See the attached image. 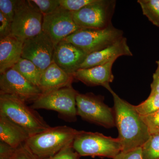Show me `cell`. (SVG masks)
Segmentation results:
<instances>
[{"mask_svg": "<svg viewBox=\"0 0 159 159\" xmlns=\"http://www.w3.org/2000/svg\"><path fill=\"white\" fill-rule=\"evenodd\" d=\"M122 56H133L127 44V39L125 37L105 48L88 55L80 69L89 68L115 61L118 57Z\"/></svg>", "mask_w": 159, "mask_h": 159, "instance_id": "cell-14", "label": "cell"}, {"mask_svg": "<svg viewBox=\"0 0 159 159\" xmlns=\"http://www.w3.org/2000/svg\"><path fill=\"white\" fill-rule=\"evenodd\" d=\"M141 117L147 125L150 135L159 133V109L153 113Z\"/></svg>", "mask_w": 159, "mask_h": 159, "instance_id": "cell-25", "label": "cell"}, {"mask_svg": "<svg viewBox=\"0 0 159 159\" xmlns=\"http://www.w3.org/2000/svg\"><path fill=\"white\" fill-rule=\"evenodd\" d=\"M76 106L77 116L84 120L106 128L116 125L114 110L105 104L101 97L78 93Z\"/></svg>", "mask_w": 159, "mask_h": 159, "instance_id": "cell-9", "label": "cell"}, {"mask_svg": "<svg viewBox=\"0 0 159 159\" xmlns=\"http://www.w3.org/2000/svg\"><path fill=\"white\" fill-rule=\"evenodd\" d=\"M78 131L67 126L50 127L31 136L24 146L35 159H47L73 144Z\"/></svg>", "mask_w": 159, "mask_h": 159, "instance_id": "cell-2", "label": "cell"}, {"mask_svg": "<svg viewBox=\"0 0 159 159\" xmlns=\"http://www.w3.org/2000/svg\"><path fill=\"white\" fill-rule=\"evenodd\" d=\"M18 0H0V11L12 23Z\"/></svg>", "mask_w": 159, "mask_h": 159, "instance_id": "cell-26", "label": "cell"}, {"mask_svg": "<svg viewBox=\"0 0 159 159\" xmlns=\"http://www.w3.org/2000/svg\"><path fill=\"white\" fill-rule=\"evenodd\" d=\"M12 159H35L24 145L17 148Z\"/></svg>", "mask_w": 159, "mask_h": 159, "instance_id": "cell-32", "label": "cell"}, {"mask_svg": "<svg viewBox=\"0 0 159 159\" xmlns=\"http://www.w3.org/2000/svg\"><path fill=\"white\" fill-rule=\"evenodd\" d=\"M142 12L149 21L159 28V0H139Z\"/></svg>", "mask_w": 159, "mask_h": 159, "instance_id": "cell-20", "label": "cell"}, {"mask_svg": "<svg viewBox=\"0 0 159 159\" xmlns=\"http://www.w3.org/2000/svg\"><path fill=\"white\" fill-rule=\"evenodd\" d=\"M113 97L116 125L122 151L127 152L142 147L150 137L148 127L132 105L121 99L111 88H106Z\"/></svg>", "mask_w": 159, "mask_h": 159, "instance_id": "cell-1", "label": "cell"}, {"mask_svg": "<svg viewBox=\"0 0 159 159\" xmlns=\"http://www.w3.org/2000/svg\"><path fill=\"white\" fill-rule=\"evenodd\" d=\"M43 15L31 0H18L11 34L23 41L34 37L43 31Z\"/></svg>", "mask_w": 159, "mask_h": 159, "instance_id": "cell-7", "label": "cell"}, {"mask_svg": "<svg viewBox=\"0 0 159 159\" xmlns=\"http://www.w3.org/2000/svg\"><path fill=\"white\" fill-rule=\"evenodd\" d=\"M55 47L52 40L42 31L24 41L21 57L30 61L43 72L54 62Z\"/></svg>", "mask_w": 159, "mask_h": 159, "instance_id": "cell-11", "label": "cell"}, {"mask_svg": "<svg viewBox=\"0 0 159 159\" xmlns=\"http://www.w3.org/2000/svg\"><path fill=\"white\" fill-rule=\"evenodd\" d=\"M43 16L53 13L61 8L59 0H31Z\"/></svg>", "mask_w": 159, "mask_h": 159, "instance_id": "cell-23", "label": "cell"}, {"mask_svg": "<svg viewBox=\"0 0 159 159\" xmlns=\"http://www.w3.org/2000/svg\"><path fill=\"white\" fill-rule=\"evenodd\" d=\"M16 149L4 142H0V159H12Z\"/></svg>", "mask_w": 159, "mask_h": 159, "instance_id": "cell-30", "label": "cell"}, {"mask_svg": "<svg viewBox=\"0 0 159 159\" xmlns=\"http://www.w3.org/2000/svg\"><path fill=\"white\" fill-rule=\"evenodd\" d=\"M80 29L74 21L73 12L61 7L53 13L43 16V31L55 46Z\"/></svg>", "mask_w": 159, "mask_h": 159, "instance_id": "cell-12", "label": "cell"}, {"mask_svg": "<svg viewBox=\"0 0 159 159\" xmlns=\"http://www.w3.org/2000/svg\"><path fill=\"white\" fill-rule=\"evenodd\" d=\"M30 136L25 129L0 114V140L15 149L25 143Z\"/></svg>", "mask_w": 159, "mask_h": 159, "instance_id": "cell-18", "label": "cell"}, {"mask_svg": "<svg viewBox=\"0 0 159 159\" xmlns=\"http://www.w3.org/2000/svg\"><path fill=\"white\" fill-rule=\"evenodd\" d=\"M0 94L12 95L27 102H34L43 93L38 86L11 68L1 74Z\"/></svg>", "mask_w": 159, "mask_h": 159, "instance_id": "cell-10", "label": "cell"}, {"mask_svg": "<svg viewBox=\"0 0 159 159\" xmlns=\"http://www.w3.org/2000/svg\"><path fill=\"white\" fill-rule=\"evenodd\" d=\"M142 148V159H159V133L151 135Z\"/></svg>", "mask_w": 159, "mask_h": 159, "instance_id": "cell-21", "label": "cell"}, {"mask_svg": "<svg viewBox=\"0 0 159 159\" xmlns=\"http://www.w3.org/2000/svg\"><path fill=\"white\" fill-rule=\"evenodd\" d=\"M87 54L65 40L56 46L53 61L67 74L72 75L80 69Z\"/></svg>", "mask_w": 159, "mask_h": 159, "instance_id": "cell-13", "label": "cell"}, {"mask_svg": "<svg viewBox=\"0 0 159 159\" xmlns=\"http://www.w3.org/2000/svg\"><path fill=\"white\" fill-rule=\"evenodd\" d=\"M12 68L32 84L39 86L43 72L33 62L21 57Z\"/></svg>", "mask_w": 159, "mask_h": 159, "instance_id": "cell-19", "label": "cell"}, {"mask_svg": "<svg viewBox=\"0 0 159 159\" xmlns=\"http://www.w3.org/2000/svg\"><path fill=\"white\" fill-rule=\"evenodd\" d=\"M95 1V0H59L61 7L71 12L78 11Z\"/></svg>", "mask_w": 159, "mask_h": 159, "instance_id": "cell-24", "label": "cell"}, {"mask_svg": "<svg viewBox=\"0 0 159 159\" xmlns=\"http://www.w3.org/2000/svg\"><path fill=\"white\" fill-rule=\"evenodd\" d=\"M114 159H142V148L129 151L121 152Z\"/></svg>", "mask_w": 159, "mask_h": 159, "instance_id": "cell-29", "label": "cell"}, {"mask_svg": "<svg viewBox=\"0 0 159 159\" xmlns=\"http://www.w3.org/2000/svg\"><path fill=\"white\" fill-rule=\"evenodd\" d=\"M72 144L67 146L54 156L47 159H80V156L74 150Z\"/></svg>", "mask_w": 159, "mask_h": 159, "instance_id": "cell-27", "label": "cell"}, {"mask_svg": "<svg viewBox=\"0 0 159 159\" xmlns=\"http://www.w3.org/2000/svg\"><path fill=\"white\" fill-rule=\"evenodd\" d=\"M156 70L152 76V81L151 84L150 94H159V60L156 61Z\"/></svg>", "mask_w": 159, "mask_h": 159, "instance_id": "cell-31", "label": "cell"}, {"mask_svg": "<svg viewBox=\"0 0 159 159\" xmlns=\"http://www.w3.org/2000/svg\"><path fill=\"white\" fill-rule=\"evenodd\" d=\"M11 34V22L0 11V40Z\"/></svg>", "mask_w": 159, "mask_h": 159, "instance_id": "cell-28", "label": "cell"}, {"mask_svg": "<svg viewBox=\"0 0 159 159\" xmlns=\"http://www.w3.org/2000/svg\"><path fill=\"white\" fill-rule=\"evenodd\" d=\"M24 42L12 34L0 40V74L13 67L20 59Z\"/></svg>", "mask_w": 159, "mask_h": 159, "instance_id": "cell-16", "label": "cell"}, {"mask_svg": "<svg viewBox=\"0 0 159 159\" xmlns=\"http://www.w3.org/2000/svg\"><path fill=\"white\" fill-rule=\"evenodd\" d=\"M115 61L102 65L87 69H80L73 74L74 79L91 86H102L107 87L114 79L112 67Z\"/></svg>", "mask_w": 159, "mask_h": 159, "instance_id": "cell-15", "label": "cell"}, {"mask_svg": "<svg viewBox=\"0 0 159 159\" xmlns=\"http://www.w3.org/2000/svg\"><path fill=\"white\" fill-rule=\"evenodd\" d=\"M123 37V31L112 25L102 29H80L64 40L89 55L105 48Z\"/></svg>", "mask_w": 159, "mask_h": 159, "instance_id": "cell-6", "label": "cell"}, {"mask_svg": "<svg viewBox=\"0 0 159 159\" xmlns=\"http://www.w3.org/2000/svg\"><path fill=\"white\" fill-rule=\"evenodd\" d=\"M74 78L53 62L43 71L39 86L43 94L71 86Z\"/></svg>", "mask_w": 159, "mask_h": 159, "instance_id": "cell-17", "label": "cell"}, {"mask_svg": "<svg viewBox=\"0 0 159 159\" xmlns=\"http://www.w3.org/2000/svg\"><path fill=\"white\" fill-rule=\"evenodd\" d=\"M26 103L12 95L0 94V114L25 129L30 137L50 128L43 118Z\"/></svg>", "mask_w": 159, "mask_h": 159, "instance_id": "cell-3", "label": "cell"}, {"mask_svg": "<svg viewBox=\"0 0 159 159\" xmlns=\"http://www.w3.org/2000/svg\"><path fill=\"white\" fill-rule=\"evenodd\" d=\"M134 107L140 116L153 113L159 109V94L150 93L146 100Z\"/></svg>", "mask_w": 159, "mask_h": 159, "instance_id": "cell-22", "label": "cell"}, {"mask_svg": "<svg viewBox=\"0 0 159 159\" xmlns=\"http://www.w3.org/2000/svg\"><path fill=\"white\" fill-rule=\"evenodd\" d=\"M116 1L95 0L94 2L73 12L75 24L81 29H102L112 25Z\"/></svg>", "mask_w": 159, "mask_h": 159, "instance_id": "cell-8", "label": "cell"}, {"mask_svg": "<svg viewBox=\"0 0 159 159\" xmlns=\"http://www.w3.org/2000/svg\"><path fill=\"white\" fill-rule=\"evenodd\" d=\"M78 92L72 85L43 94L33 102L34 109H46L58 113L61 119L69 122L77 120L76 97Z\"/></svg>", "mask_w": 159, "mask_h": 159, "instance_id": "cell-5", "label": "cell"}, {"mask_svg": "<svg viewBox=\"0 0 159 159\" xmlns=\"http://www.w3.org/2000/svg\"><path fill=\"white\" fill-rule=\"evenodd\" d=\"M80 157H99L114 159L122 146L118 138L107 137L98 132L78 131L72 144Z\"/></svg>", "mask_w": 159, "mask_h": 159, "instance_id": "cell-4", "label": "cell"}]
</instances>
